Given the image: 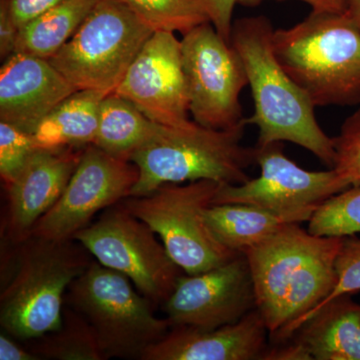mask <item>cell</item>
Wrapping results in <instances>:
<instances>
[{
	"label": "cell",
	"instance_id": "7",
	"mask_svg": "<svg viewBox=\"0 0 360 360\" xmlns=\"http://www.w3.org/2000/svg\"><path fill=\"white\" fill-rule=\"evenodd\" d=\"M155 30L120 0H97L49 61L77 90L112 94Z\"/></svg>",
	"mask_w": 360,
	"mask_h": 360
},
{
	"label": "cell",
	"instance_id": "19",
	"mask_svg": "<svg viewBox=\"0 0 360 360\" xmlns=\"http://www.w3.org/2000/svg\"><path fill=\"white\" fill-rule=\"evenodd\" d=\"M104 96L94 90H77L61 101L32 132L37 148H82L94 144Z\"/></svg>",
	"mask_w": 360,
	"mask_h": 360
},
{
	"label": "cell",
	"instance_id": "16",
	"mask_svg": "<svg viewBox=\"0 0 360 360\" xmlns=\"http://www.w3.org/2000/svg\"><path fill=\"white\" fill-rule=\"evenodd\" d=\"M77 89L49 59L14 52L0 70V120L32 134Z\"/></svg>",
	"mask_w": 360,
	"mask_h": 360
},
{
	"label": "cell",
	"instance_id": "33",
	"mask_svg": "<svg viewBox=\"0 0 360 360\" xmlns=\"http://www.w3.org/2000/svg\"><path fill=\"white\" fill-rule=\"evenodd\" d=\"M0 359L1 360H40L27 347H21L13 336L6 333L0 335Z\"/></svg>",
	"mask_w": 360,
	"mask_h": 360
},
{
	"label": "cell",
	"instance_id": "26",
	"mask_svg": "<svg viewBox=\"0 0 360 360\" xmlns=\"http://www.w3.org/2000/svg\"><path fill=\"white\" fill-rule=\"evenodd\" d=\"M37 149L32 134L0 120V175L4 184L18 175Z\"/></svg>",
	"mask_w": 360,
	"mask_h": 360
},
{
	"label": "cell",
	"instance_id": "10",
	"mask_svg": "<svg viewBox=\"0 0 360 360\" xmlns=\"http://www.w3.org/2000/svg\"><path fill=\"white\" fill-rule=\"evenodd\" d=\"M182 66L194 122L213 129H227L246 122L240 94L248 85L240 56L210 22L184 35Z\"/></svg>",
	"mask_w": 360,
	"mask_h": 360
},
{
	"label": "cell",
	"instance_id": "30",
	"mask_svg": "<svg viewBox=\"0 0 360 360\" xmlns=\"http://www.w3.org/2000/svg\"><path fill=\"white\" fill-rule=\"evenodd\" d=\"M210 23L226 41L231 42L232 14L238 0H203Z\"/></svg>",
	"mask_w": 360,
	"mask_h": 360
},
{
	"label": "cell",
	"instance_id": "25",
	"mask_svg": "<svg viewBox=\"0 0 360 360\" xmlns=\"http://www.w3.org/2000/svg\"><path fill=\"white\" fill-rule=\"evenodd\" d=\"M309 233L349 238L360 233V186H352L324 200L309 220Z\"/></svg>",
	"mask_w": 360,
	"mask_h": 360
},
{
	"label": "cell",
	"instance_id": "4",
	"mask_svg": "<svg viewBox=\"0 0 360 360\" xmlns=\"http://www.w3.org/2000/svg\"><path fill=\"white\" fill-rule=\"evenodd\" d=\"M246 122L213 129L189 122L182 127L158 124L143 146L130 155L139 176L130 196H144L167 184L213 180L240 184L250 179L246 170L255 160V148L243 144Z\"/></svg>",
	"mask_w": 360,
	"mask_h": 360
},
{
	"label": "cell",
	"instance_id": "5",
	"mask_svg": "<svg viewBox=\"0 0 360 360\" xmlns=\"http://www.w3.org/2000/svg\"><path fill=\"white\" fill-rule=\"evenodd\" d=\"M15 246L13 276L0 295V324L4 333L27 341L60 328L65 292L92 259L75 239L30 236Z\"/></svg>",
	"mask_w": 360,
	"mask_h": 360
},
{
	"label": "cell",
	"instance_id": "28",
	"mask_svg": "<svg viewBox=\"0 0 360 360\" xmlns=\"http://www.w3.org/2000/svg\"><path fill=\"white\" fill-rule=\"evenodd\" d=\"M336 274H338V283L335 290L317 307H321L336 296L345 295V293L354 295L360 291V239L356 236L345 238L342 248L336 259ZM300 322L296 326L295 330L300 326Z\"/></svg>",
	"mask_w": 360,
	"mask_h": 360
},
{
	"label": "cell",
	"instance_id": "17",
	"mask_svg": "<svg viewBox=\"0 0 360 360\" xmlns=\"http://www.w3.org/2000/svg\"><path fill=\"white\" fill-rule=\"evenodd\" d=\"M264 360H360V304L336 296L310 312L288 340Z\"/></svg>",
	"mask_w": 360,
	"mask_h": 360
},
{
	"label": "cell",
	"instance_id": "3",
	"mask_svg": "<svg viewBox=\"0 0 360 360\" xmlns=\"http://www.w3.org/2000/svg\"><path fill=\"white\" fill-rule=\"evenodd\" d=\"M274 52L315 108L360 104V30L345 13H312L274 30Z\"/></svg>",
	"mask_w": 360,
	"mask_h": 360
},
{
	"label": "cell",
	"instance_id": "1",
	"mask_svg": "<svg viewBox=\"0 0 360 360\" xmlns=\"http://www.w3.org/2000/svg\"><path fill=\"white\" fill-rule=\"evenodd\" d=\"M345 238H321L288 224L245 251L257 309L276 345L288 340L302 319L330 295Z\"/></svg>",
	"mask_w": 360,
	"mask_h": 360
},
{
	"label": "cell",
	"instance_id": "31",
	"mask_svg": "<svg viewBox=\"0 0 360 360\" xmlns=\"http://www.w3.org/2000/svg\"><path fill=\"white\" fill-rule=\"evenodd\" d=\"M20 28L14 22L4 0H0V56L6 59L16 49Z\"/></svg>",
	"mask_w": 360,
	"mask_h": 360
},
{
	"label": "cell",
	"instance_id": "2",
	"mask_svg": "<svg viewBox=\"0 0 360 360\" xmlns=\"http://www.w3.org/2000/svg\"><path fill=\"white\" fill-rule=\"evenodd\" d=\"M274 34L271 22L262 15L240 18L232 25L231 44L245 65L255 103L248 122L257 127V146L292 142L333 168V137L321 129L314 104L277 59Z\"/></svg>",
	"mask_w": 360,
	"mask_h": 360
},
{
	"label": "cell",
	"instance_id": "22",
	"mask_svg": "<svg viewBox=\"0 0 360 360\" xmlns=\"http://www.w3.org/2000/svg\"><path fill=\"white\" fill-rule=\"evenodd\" d=\"M97 0H65L20 30L15 52L51 59L73 37Z\"/></svg>",
	"mask_w": 360,
	"mask_h": 360
},
{
	"label": "cell",
	"instance_id": "23",
	"mask_svg": "<svg viewBox=\"0 0 360 360\" xmlns=\"http://www.w3.org/2000/svg\"><path fill=\"white\" fill-rule=\"evenodd\" d=\"M26 342L40 359L105 360L94 328L70 305L63 307L60 328Z\"/></svg>",
	"mask_w": 360,
	"mask_h": 360
},
{
	"label": "cell",
	"instance_id": "29",
	"mask_svg": "<svg viewBox=\"0 0 360 360\" xmlns=\"http://www.w3.org/2000/svg\"><path fill=\"white\" fill-rule=\"evenodd\" d=\"M65 0H4L18 28Z\"/></svg>",
	"mask_w": 360,
	"mask_h": 360
},
{
	"label": "cell",
	"instance_id": "11",
	"mask_svg": "<svg viewBox=\"0 0 360 360\" xmlns=\"http://www.w3.org/2000/svg\"><path fill=\"white\" fill-rule=\"evenodd\" d=\"M255 160L259 176L240 184H222L213 205L246 203L274 213L288 224H302L309 221L324 200L350 186L335 168L309 172L298 167L284 155L283 142L257 144Z\"/></svg>",
	"mask_w": 360,
	"mask_h": 360
},
{
	"label": "cell",
	"instance_id": "12",
	"mask_svg": "<svg viewBox=\"0 0 360 360\" xmlns=\"http://www.w3.org/2000/svg\"><path fill=\"white\" fill-rule=\"evenodd\" d=\"M139 176L131 161L90 144L82 150L65 191L33 227L32 236L58 241L75 238L97 212L129 198Z\"/></svg>",
	"mask_w": 360,
	"mask_h": 360
},
{
	"label": "cell",
	"instance_id": "21",
	"mask_svg": "<svg viewBox=\"0 0 360 360\" xmlns=\"http://www.w3.org/2000/svg\"><path fill=\"white\" fill-rule=\"evenodd\" d=\"M158 123L151 122L136 106L115 92L103 97L99 106L98 129L94 146L129 160L130 155L155 134Z\"/></svg>",
	"mask_w": 360,
	"mask_h": 360
},
{
	"label": "cell",
	"instance_id": "15",
	"mask_svg": "<svg viewBox=\"0 0 360 360\" xmlns=\"http://www.w3.org/2000/svg\"><path fill=\"white\" fill-rule=\"evenodd\" d=\"M82 150L37 149L18 175L6 184L4 231L13 245L30 238L37 221L56 205L79 162Z\"/></svg>",
	"mask_w": 360,
	"mask_h": 360
},
{
	"label": "cell",
	"instance_id": "27",
	"mask_svg": "<svg viewBox=\"0 0 360 360\" xmlns=\"http://www.w3.org/2000/svg\"><path fill=\"white\" fill-rule=\"evenodd\" d=\"M335 169L349 186H360V108L348 116L333 137Z\"/></svg>",
	"mask_w": 360,
	"mask_h": 360
},
{
	"label": "cell",
	"instance_id": "34",
	"mask_svg": "<svg viewBox=\"0 0 360 360\" xmlns=\"http://www.w3.org/2000/svg\"><path fill=\"white\" fill-rule=\"evenodd\" d=\"M345 13L360 30V0H347Z\"/></svg>",
	"mask_w": 360,
	"mask_h": 360
},
{
	"label": "cell",
	"instance_id": "14",
	"mask_svg": "<svg viewBox=\"0 0 360 360\" xmlns=\"http://www.w3.org/2000/svg\"><path fill=\"white\" fill-rule=\"evenodd\" d=\"M115 92L158 124L182 127L191 122L181 45L174 32H153Z\"/></svg>",
	"mask_w": 360,
	"mask_h": 360
},
{
	"label": "cell",
	"instance_id": "9",
	"mask_svg": "<svg viewBox=\"0 0 360 360\" xmlns=\"http://www.w3.org/2000/svg\"><path fill=\"white\" fill-rule=\"evenodd\" d=\"M156 233L120 203L75 234L96 262L120 272L155 307L167 302L184 270Z\"/></svg>",
	"mask_w": 360,
	"mask_h": 360
},
{
	"label": "cell",
	"instance_id": "20",
	"mask_svg": "<svg viewBox=\"0 0 360 360\" xmlns=\"http://www.w3.org/2000/svg\"><path fill=\"white\" fill-rule=\"evenodd\" d=\"M205 220L212 236L238 253L245 252L288 224L274 213L246 203L212 205L205 210Z\"/></svg>",
	"mask_w": 360,
	"mask_h": 360
},
{
	"label": "cell",
	"instance_id": "18",
	"mask_svg": "<svg viewBox=\"0 0 360 360\" xmlns=\"http://www.w3.org/2000/svg\"><path fill=\"white\" fill-rule=\"evenodd\" d=\"M267 335L269 329L255 309L221 328H172L141 360H264L269 348Z\"/></svg>",
	"mask_w": 360,
	"mask_h": 360
},
{
	"label": "cell",
	"instance_id": "8",
	"mask_svg": "<svg viewBox=\"0 0 360 360\" xmlns=\"http://www.w3.org/2000/svg\"><path fill=\"white\" fill-rule=\"evenodd\" d=\"M222 184L198 180L167 184L144 196H129L120 205L160 236L168 255L186 274L219 266L239 255L212 236L205 220Z\"/></svg>",
	"mask_w": 360,
	"mask_h": 360
},
{
	"label": "cell",
	"instance_id": "13",
	"mask_svg": "<svg viewBox=\"0 0 360 360\" xmlns=\"http://www.w3.org/2000/svg\"><path fill=\"white\" fill-rule=\"evenodd\" d=\"M162 307L172 328L214 329L238 321L257 309L245 253L206 271L182 274Z\"/></svg>",
	"mask_w": 360,
	"mask_h": 360
},
{
	"label": "cell",
	"instance_id": "32",
	"mask_svg": "<svg viewBox=\"0 0 360 360\" xmlns=\"http://www.w3.org/2000/svg\"><path fill=\"white\" fill-rule=\"evenodd\" d=\"M266 1H288V0H238V4L245 7H255ZM311 7L312 13H345L347 0H297Z\"/></svg>",
	"mask_w": 360,
	"mask_h": 360
},
{
	"label": "cell",
	"instance_id": "24",
	"mask_svg": "<svg viewBox=\"0 0 360 360\" xmlns=\"http://www.w3.org/2000/svg\"><path fill=\"white\" fill-rule=\"evenodd\" d=\"M155 32L186 34L210 22L203 0H120Z\"/></svg>",
	"mask_w": 360,
	"mask_h": 360
},
{
	"label": "cell",
	"instance_id": "6",
	"mask_svg": "<svg viewBox=\"0 0 360 360\" xmlns=\"http://www.w3.org/2000/svg\"><path fill=\"white\" fill-rule=\"evenodd\" d=\"M68 305L89 322L105 359H141L172 329L129 277L92 260L68 290Z\"/></svg>",
	"mask_w": 360,
	"mask_h": 360
}]
</instances>
